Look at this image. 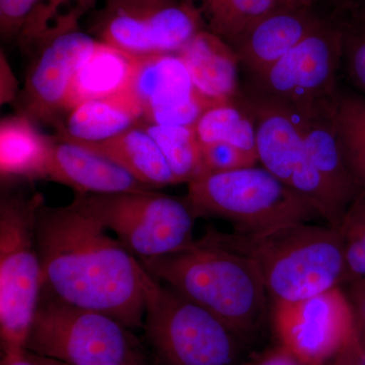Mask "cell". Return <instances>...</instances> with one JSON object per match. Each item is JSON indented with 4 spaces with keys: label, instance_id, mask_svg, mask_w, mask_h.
<instances>
[{
    "label": "cell",
    "instance_id": "obj_22",
    "mask_svg": "<svg viewBox=\"0 0 365 365\" xmlns=\"http://www.w3.org/2000/svg\"><path fill=\"white\" fill-rule=\"evenodd\" d=\"M54 143L26 115L4 118L0 123L2 178L41 179Z\"/></svg>",
    "mask_w": 365,
    "mask_h": 365
},
{
    "label": "cell",
    "instance_id": "obj_2",
    "mask_svg": "<svg viewBox=\"0 0 365 365\" xmlns=\"http://www.w3.org/2000/svg\"><path fill=\"white\" fill-rule=\"evenodd\" d=\"M201 239L253 262L271 306L309 299L350 277L339 230L329 225L292 223L257 235L208 227Z\"/></svg>",
    "mask_w": 365,
    "mask_h": 365
},
{
    "label": "cell",
    "instance_id": "obj_38",
    "mask_svg": "<svg viewBox=\"0 0 365 365\" xmlns=\"http://www.w3.org/2000/svg\"><path fill=\"white\" fill-rule=\"evenodd\" d=\"M25 353L26 357L29 359L32 360L33 362H35L36 364L38 365H68L63 364V362L57 361V360L46 359V357L39 356V355L34 354V353H31L26 351L25 350ZM100 365H134V364H100Z\"/></svg>",
    "mask_w": 365,
    "mask_h": 365
},
{
    "label": "cell",
    "instance_id": "obj_13",
    "mask_svg": "<svg viewBox=\"0 0 365 365\" xmlns=\"http://www.w3.org/2000/svg\"><path fill=\"white\" fill-rule=\"evenodd\" d=\"M271 322L278 344L307 365H326L354 334L351 309L341 287L274 304Z\"/></svg>",
    "mask_w": 365,
    "mask_h": 365
},
{
    "label": "cell",
    "instance_id": "obj_1",
    "mask_svg": "<svg viewBox=\"0 0 365 365\" xmlns=\"http://www.w3.org/2000/svg\"><path fill=\"white\" fill-rule=\"evenodd\" d=\"M43 289L57 299L143 328L146 270L140 261L76 201L44 205L36 225Z\"/></svg>",
    "mask_w": 365,
    "mask_h": 365
},
{
    "label": "cell",
    "instance_id": "obj_39",
    "mask_svg": "<svg viewBox=\"0 0 365 365\" xmlns=\"http://www.w3.org/2000/svg\"><path fill=\"white\" fill-rule=\"evenodd\" d=\"M359 359H360V362H361V365H365V351H364V350L360 349V347H359Z\"/></svg>",
    "mask_w": 365,
    "mask_h": 365
},
{
    "label": "cell",
    "instance_id": "obj_4",
    "mask_svg": "<svg viewBox=\"0 0 365 365\" xmlns=\"http://www.w3.org/2000/svg\"><path fill=\"white\" fill-rule=\"evenodd\" d=\"M186 200L197 218H222L240 234H262L292 223L324 222L304 197L265 168L256 165L204 173L189 182Z\"/></svg>",
    "mask_w": 365,
    "mask_h": 365
},
{
    "label": "cell",
    "instance_id": "obj_8",
    "mask_svg": "<svg viewBox=\"0 0 365 365\" xmlns=\"http://www.w3.org/2000/svg\"><path fill=\"white\" fill-rule=\"evenodd\" d=\"M74 201L114 232L118 240L140 260L174 253L194 242V225L198 218L186 198L145 190L76 195Z\"/></svg>",
    "mask_w": 365,
    "mask_h": 365
},
{
    "label": "cell",
    "instance_id": "obj_19",
    "mask_svg": "<svg viewBox=\"0 0 365 365\" xmlns=\"http://www.w3.org/2000/svg\"><path fill=\"white\" fill-rule=\"evenodd\" d=\"M143 123V109L133 91L115 97L96 98L66 112L59 127L62 140L100 143Z\"/></svg>",
    "mask_w": 365,
    "mask_h": 365
},
{
    "label": "cell",
    "instance_id": "obj_12",
    "mask_svg": "<svg viewBox=\"0 0 365 365\" xmlns=\"http://www.w3.org/2000/svg\"><path fill=\"white\" fill-rule=\"evenodd\" d=\"M85 11L71 9L29 41L37 45V55L26 74L23 114L36 123L56 124L66 112L74 78L97 43L78 26Z\"/></svg>",
    "mask_w": 365,
    "mask_h": 365
},
{
    "label": "cell",
    "instance_id": "obj_34",
    "mask_svg": "<svg viewBox=\"0 0 365 365\" xmlns=\"http://www.w3.org/2000/svg\"><path fill=\"white\" fill-rule=\"evenodd\" d=\"M18 90V79L9 66L6 55L1 50V56H0V103L1 105L13 102L16 97Z\"/></svg>",
    "mask_w": 365,
    "mask_h": 365
},
{
    "label": "cell",
    "instance_id": "obj_6",
    "mask_svg": "<svg viewBox=\"0 0 365 365\" xmlns=\"http://www.w3.org/2000/svg\"><path fill=\"white\" fill-rule=\"evenodd\" d=\"M39 193L11 195L0 204V337L2 355L20 354L42 294L36 225Z\"/></svg>",
    "mask_w": 365,
    "mask_h": 365
},
{
    "label": "cell",
    "instance_id": "obj_29",
    "mask_svg": "<svg viewBox=\"0 0 365 365\" xmlns=\"http://www.w3.org/2000/svg\"><path fill=\"white\" fill-rule=\"evenodd\" d=\"M202 174L204 173L230 172L242 168L253 167L258 158L237 146L225 143L201 144Z\"/></svg>",
    "mask_w": 365,
    "mask_h": 365
},
{
    "label": "cell",
    "instance_id": "obj_11",
    "mask_svg": "<svg viewBox=\"0 0 365 365\" xmlns=\"http://www.w3.org/2000/svg\"><path fill=\"white\" fill-rule=\"evenodd\" d=\"M242 98L254 116L262 167L314 205L327 225L339 227L345 209L314 168L292 113L246 93Z\"/></svg>",
    "mask_w": 365,
    "mask_h": 365
},
{
    "label": "cell",
    "instance_id": "obj_28",
    "mask_svg": "<svg viewBox=\"0 0 365 365\" xmlns=\"http://www.w3.org/2000/svg\"><path fill=\"white\" fill-rule=\"evenodd\" d=\"M349 278L365 277V193H359L338 227Z\"/></svg>",
    "mask_w": 365,
    "mask_h": 365
},
{
    "label": "cell",
    "instance_id": "obj_23",
    "mask_svg": "<svg viewBox=\"0 0 365 365\" xmlns=\"http://www.w3.org/2000/svg\"><path fill=\"white\" fill-rule=\"evenodd\" d=\"M197 138L200 144L225 143L257 155L256 125L251 110L239 98L209 107L197 120Z\"/></svg>",
    "mask_w": 365,
    "mask_h": 365
},
{
    "label": "cell",
    "instance_id": "obj_30",
    "mask_svg": "<svg viewBox=\"0 0 365 365\" xmlns=\"http://www.w3.org/2000/svg\"><path fill=\"white\" fill-rule=\"evenodd\" d=\"M93 0H43L37 9L31 14L23 30L20 33V37L25 38L26 42L39 35L45 30L53 21L61 16V9L68 4H76L78 9L86 11L88 7L93 4Z\"/></svg>",
    "mask_w": 365,
    "mask_h": 365
},
{
    "label": "cell",
    "instance_id": "obj_5",
    "mask_svg": "<svg viewBox=\"0 0 365 365\" xmlns=\"http://www.w3.org/2000/svg\"><path fill=\"white\" fill-rule=\"evenodd\" d=\"M143 329L158 365H237L248 343L146 271Z\"/></svg>",
    "mask_w": 365,
    "mask_h": 365
},
{
    "label": "cell",
    "instance_id": "obj_36",
    "mask_svg": "<svg viewBox=\"0 0 365 365\" xmlns=\"http://www.w3.org/2000/svg\"><path fill=\"white\" fill-rule=\"evenodd\" d=\"M0 365H38L26 357L25 351L20 354L2 355Z\"/></svg>",
    "mask_w": 365,
    "mask_h": 365
},
{
    "label": "cell",
    "instance_id": "obj_20",
    "mask_svg": "<svg viewBox=\"0 0 365 365\" xmlns=\"http://www.w3.org/2000/svg\"><path fill=\"white\" fill-rule=\"evenodd\" d=\"M140 57L97 40L72 83L66 113L86 101L131 91Z\"/></svg>",
    "mask_w": 365,
    "mask_h": 365
},
{
    "label": "cell",
    "instance_id": "obj_10",
    "mask_svg": "<svg viewBox=\"0 0 365 365\" xmlns=\"http://www.w3.org/2000/svg\"><path fill=\"white\" fill-rule=\"evenodd\" d=\"M93 29L103 42L143 57L178 54L206 26L199 6L184 0H110Z\"/></svg>",
    "mask_w": 365,
    "mask_h": 365
},
{
    "label": "cell",
    "instance_id": "obj_21",
    "mask_svg": "<svg viewBox=\"0 0 365 365\" xmlns=\"http://www.w3.org/2000/svg\"><path fill=\"white\" fill-rule=\"evenodd\" d=\"M78 143L109 158L150 188L178 184L160 146L143 123L107 140Z\"/></svg>",
    "mask_w": 365,
    "mask_h": 365
},
{
    "label": "cell",
    "instance_id": "obj_31",
    "mask_svg": "<svg viewBox=\"0 0 365 365\" xmlns=\"http://www.w3.org/2000/svg\"><path fill=\"white\" fill-rule=\"evenodd\" d=\"M43 0H0V30L4 37L20 35L26 21Z\"/></svg>",
    "mask_w": 365,
    "mask_h": 365
},
{
    "label": "cell",
    "instance_id": "obj_33",
    "mask_svg": "<svg viewBox=\"0 0 365 365\" xmlns=\"http://www.w3.org/2000/svg\"><path fill=\"white\" fill-rule=\"evenodd\" d=\"M237 365H307L289 351L284 346L278 344L273 348L244 359Z\"/></svg>",
    "mask_w": 365,
    "mask_h": 365
},
{
    "label": "cell",
    "instance_id": "obj_25",
    "mask_svg": "<svg viewBox=\"0 0 365 365\" xmlns=\"http://www.w3.org/2000/svg\"><path fill=\"white\" fill-rule=\"evenodd\" d=\"M210 31L230 45L264 16L281 6L278 0H198Z\"/></svg>",
    "mask_w": 365,
    "mask_h": 365
},
{
    "label": "cell",
    "instance_id": "obj_37",
    "mask_svg": "<svg viewBox=\"0 0 365 365\" xmlns=\"http://www.w3.org/2000/svg\"><path fill=\"white\" fill-rule=\"evenodd\" d=\"M281 6L288 9H313L321 0H278Z\"/></svg>",
    "mask_w": 365,
    "mask_h": 365
},
{
    "label": "cell",
    "instance_id": "obj_14",
    "mask_svg": "<svg viewBox=\"0 0 365 365\" xmlns=\"http://www.w3.org/2000/svg\"><path fill=\"white\" fill-rule=\"evenodd\" d=\"M131 91L143 106L144 123L194 126L215 105L196 90L178 54L140 57Z\"/></svg>",
    "mask_w": 365,
    "mask_h": 365
},
{
    "label": "cell",
    "instance_id": "obj_16",
    "mask_svg": "<svg viewBox=\"0 0 365 365\" xmlns=\"http://www.w3.org/2000/svg\"><path fill=\"white\" fill-rule=\"evenodd\" d=\"M324 19L313 9L279 6L232 43L250 74L266 71L314 32Z\"/></svg>",
    "mask_w": 365,
    "mask_h": 365
},
{
    "label": "cell",
    "instance_id": "obj_9",
    "mask_svg": "<svg viewBox=\"0 0 365 365\" xmlns=\"http://www.w3.org/2000/svg\"><path fill=\"white\" fill-rule=\"evenodd\" d=\"M342 38L330 19L266 71L250 74L246 95L290 111L333 104L339 88Z\"/></svg>",
    "mask_w": 365,
    "mask_h": 365
},
{
    "label": "cell",
    "instance_id": "obj_26",
    "mask_svg": "<svg viewBox=\"0 0 365 365\" xmlns=\"http://www.w3.org/2000/svg\"><path fill=\"white\" fill-rule=\"evenodd\" d=\"M342 38V66L357 93L365 97V2L335 0L330 16Z\"/></svg>",
    "mask_w": 365,
    "mask_h": 365
},
{
    "label": "cell",
    "instance_id": "obj_24",
    "mask_svg": "<svg viewBox=\"0 0 365 365\" xmlns=\"http://www.w3.org/2000/svg\"><path fill=\"white\" fill-rule=\"evenodd\" d=\"M343 160L356 184L365 193V97L339 91L334 114Z\"/></svg>",
    "mask_w": 365,
    "mask_h": 365
},
{
    "label": "cell",
    "instance_id": "obj_40",
    "mask_svg": "<svg viewBox=\"0 0 365 365\" xmlns=\"http://www.w3.org/2000/svg\"><path fill=\"white\" fill-rule=\"evenodd\" d=\"M184 1L189 2V4H198V0H184ZM198 6V4H197Z\"/></svg>",
    "mask_w": 365,
    "mask_h": 365
},
{
    "label": "cell",
    "instance_id": "obj_7",
    "mask_svg": "<svg viewBox=\"0 0 365 365\" xmlns=\"http://www.w3.org/2000/svg\"><path fill=\"white\" fill-rule=\"evenodd\" d=\"M25 350L68 365L144 364L140 342L109 314L41 294Z\"/></svg>",
    "mask_w": 365,
    "mask_h": 365
},
{
    "label": "cell",
    "instance_id": "obj_27",
    "mask_svg": "<svg viewBox=\"0 0 365 365\" xmlns=\"http://www.w3.org/2000/svg\"><path fill=\"white\" fill-rule=\"evenodd\" d=\"M143 125L160 146L178 184H189L202 174L201 144L197 138L194 126L144 122Z\"/></svg>",
    "mask_w": 365,
    "mask_h": 365
},
{
    "label": "cell",
    "instance_id": "obj_41",
    "mask_svg": "<svg viewBox=\"0 0 365 365\" xmlns=\"http://www.w3.org/2000/svg\"><path fill=\"white\" fill-rule=\"evenodd\" d=\"M360 1H364V2H365V0H360Z\"/></svg>",
    "mask_w": 365,
    "mask_h": 365
},
{
    "label": "cell",
    "instance_id": "obj_3",
    "mask_svg": "<svg viewBox=\"0 0 365 365\" xmlns=\"http://www.w3.org/2000/svg\"><path fill=\"white\" fill-rule=\"evenodd\" d=\"M140 263L153 277L222 319L248 344L271 314L267 290L253 262L202 239Z\"/></svg>",
    "mask_w": 365,
    "mask_h": 365
},
{
    "label": "cell",
    "instance_id": "obj_35",
    "mask_svg": "<svg viewBox=\"0 0 365 365\" xmlns=\"http://www.w3.org/2000/svg\"><path fill=\"white\" fill-rule=\"evenodd\" d=\"M332 365H361L359 359V346L355 334L336 354Z\"/></svg>",
    "mask_w": 365,
    "mask_h": 365
},
{
    "label": "cell",
    "instance_id": "obj_17",
    "mask_svg": "<svg viewBox=\"0 0 365 365\" xmlns=\"http://www.w3.org/2000/svg\"><path fill=\"white\" fill-rule=\"evenodd\" d=\"M336 102L309 111H289L297 121L314 168L341 206L347 211L359 191L341 153L334 122Z\"/></svg>",
    "mask_w": 365,
    "mask_h": 365
},
{
    "label": "cell",
    "instance_id": "obj_18",
    "mask_svg": "<svg viewBox=\"0 0 365 365\" xmlns=\"http://www.w3.org/2000/svg\"><path fill=\"white\" fill-rule=\"evenodd\" d=\"M196 90L213 104L230 102L242 95L239 56L227 41L208 30L197 34L178 53Z\"/></svg>",
    "mask_w": 365,
    "mask_h": 365
},
{
    "label": "cell",
    "instance_id": "obj_15",
    "mask_svg": "<svg viewBox=\"0 0 365 365\" xmlns=\"http://www.w3.org/2000/svg\"><path fill=\"white\" fill-rule=\"evenodd\" d=\"M41 179L71 187L78 195L153 190L109 158L69 140L55 143Z\"/></svg>",
    "mask_w": 365,
    "mask_h": 365
},
{
    "label": "cell",
    "instance_id": "obj_42",
    "mask_svg": "<svg viewBox=\"0 0 365 365\" xmlns=\"http://www.w3.org/2000/svg\"><path fill=\"white\" fill-rule=\"evenodd\" d=\"M107 1H110V0H107Z\"/></svg>",
    "mask_w": 365,
    "mask_h": 365
},
{
    "label": "cell",
    "instance_id": "obj_32",
    "mask_svg": "<svg viewBox=\"0 0 365 365\" xmlns=\"http://www.w3.org/2000/svg\"><path fill=\"white\" fill-rule=\"evenodd\" d=\"M349 302L355 337L360 349L365 351V277H351L342 285Z\"/></svg>",
    "mask_w": 365,
    "mask_h": 365
}]
</instances>
